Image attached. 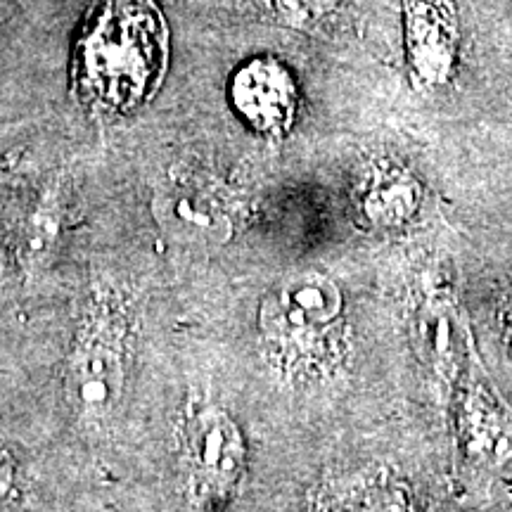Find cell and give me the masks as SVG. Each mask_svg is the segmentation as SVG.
Instances as JSON below:
<instances>
[{"mask_svg":"<svg viewBox=\"0 0 512 512\" xmlns=\"http://www.w3.org/2000/svg\"><path fill=\"white\" fill-rule=\"evenodd\" d=\"M418 204V190L406 178H384V181L375 183L368 197V211L375 221L382 223H396L406 216Z\"/></svg>","mask_w":512,"mask_h":512,"instance_id":"cell-6","label":"cell"},{"mask_svg":"<svg viewBox=\"0 0 512 512\" xmlns=\"http://www.w3.org/2000/svg\"><path fill=\"white\" fill-rule=\"evenodd\" d=\"M124 339L110 320L100 318L83 330L69 361V396L86 418L114 411L124 389Z\"/></svg>","mask_w":512,"mask_h":512,"instance_id":"cell-3","label":"cell"},{"mask_svg":"<svg viewBox=\"0 0 512 512\" xmlns=\"http://www.w3.org/2000/svg\"><path fill=\"white\" fill-rule=\"evenodd\" d=\"M342 311V292L325 275L306 271L287 278L278 294L275 320L285 325L290 335L323 328Z\"/></svg>","mask_w":512,"mask_h":512,"instance_id":"cell-5","label":"cell"},{"mask_svg":"<svg viewBox=\"0 0 512 512\" xmlns=\"http://www.w3.org/2000/svg\"><path fill=\"white\" fill-rule=\"evenodd\" d=\"M12 484H15V465L5 451H0V503L10 496Z\"/></svg>","mask_w":512,"mask_h":512,"instance_id":"cell-8","label":"cell"},{"mask_svg":"<svg viewBox=\"0 0 512 512\" xmlns=\"http://www.w3.org/2000/svg\"><path fill=\"white\" fill-rule=\"evenodd\" d=\"M183 458L202 496H228L245 470V441L219 406L195 408L183 422Z\"/></svg>","mask_w":512,"mask_h":512,"instance_id":"cell-2","label":"cell"},{"mask_svg":"<svg viewBox=\"0 0 512 512\" xmlns=\"http://www.w3.org/2000/svg\"><path fill=\"white\" fill-rule=\"evenodd\" d=\"M166 27L155 0H102L83 27L74 79L95 105L128 110L157 91Z\"/></svg>","mask_w":512,"mask_h":512,"instance_id":"cell-1","label":"cell"},{"mask_svg":"<svg viewBox=\"0 0 512 512\" xmlns=\"http://www.w3.org/2000/svg\"><path fill=\"white\" fill-rule=\"evenodd\" d=\"M233 102L256 131L283 136L297 112V88L275 60H254L235 76Z\"/></svg>","mask_w":512,"mask_h":512,"instance_id":"cell-4","label":"cell"},{"mask_svg":"<svg viewBox=\"0 0 512 512\" xmlns=\"http://www.w3.org/2000/svg\"><path fill=\"white\" fill-rule=\"evenodd\" d=\"M332 512H401V501L392 491L361 489L344 496Z\"/></svg>","mask_w":512,"mask_h":512,"instance_id":"cell-7","label":"cell"}]
</instances>
